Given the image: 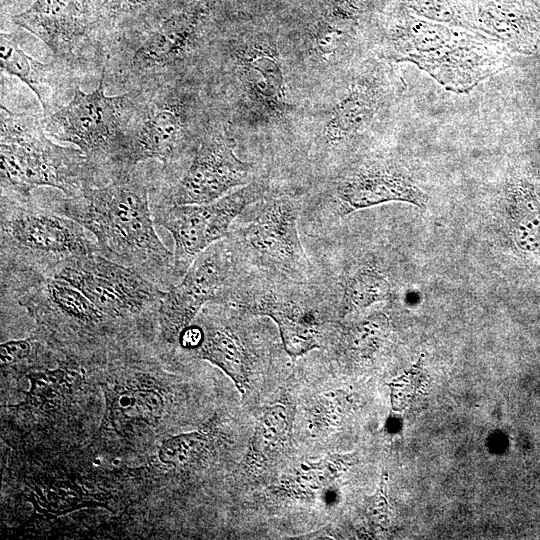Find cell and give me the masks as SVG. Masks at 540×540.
Listing matches in <instances>:
<instances>
[{
	"mask_svg": "<svg viewBox=\"0 0 540 540\" xmlns=\"http://www.w3.org/2000/svg\"><path fill=\"white\" fill-rule=\"evenodd\" d=\"M143 165L64 197L53 208L85 227L102 256L136 270L166 291L181 276L173 252L156 232L150 203L154 170Z\"/></svg>",
	"mask_w": 540,
	"mask_h": 540,
	"instance_id": "6da1fadb",
	"label": "cell"
},
{
	"mask_svg": "<svg viewBox=\"0 0 540 540\" xmlns=\"http://www.w3.org/2000/svg\"><path fill=\"white\" fill-rule=\"evenodd\" d=\"M208 11L199 2L159 0L112 30L104 45L105 86L122 93L191 73L208 47Z\"/></svg>",
	"mask_w": 540,
	"mask_h": 540,
	"instance_id": "7a4b0ae2",
	"label": "cell"
},
{
	"mask_svg": "<svg viewBox=\"0 0 540 540\" xmlns=\"http://www.w3.org/2000/svg\"><path fill=\"white\" fill-rule=\"evenodd\" d=\"M133 91L114 177L153 161L171 169L192 157L210 122L203 119L202 100L191 73L161 78Z\"/></svg>",
	"mask_w": 540,
	"mask_h": 540,
	"instance_id": "3957f363",
	"label": "cell"
},
{
	"mask_svg": "<svg viewBox=\"0 0 540 540\" xmlns=\"http://www.w3.org/2000/svg\"><path fill=\"white\" fill-rule=\"evenodd\" d=\"M42 119V114L15 112L1 102V195L28 198L36 188L51 187L70 198L103 185L99 169L80 149L52 141Z\"/></svg>",
	"mask_w": 540,
	"mask_h": 540,
	"instance_id": "277c9868",
	"label": "cell"
},
{
	"mask_svg": "<svg viewBox=\"0 0 540 540\" xmlns=\"http://www.w3.org/2000/svg\"><path fill=\"white\" fill-rule=\"evenodd\" d=\"M1 301H14L37 324L38 334L59 347H103L129 333L54 275L1 274Z\"/></svg>",
	"mask_w": 540,
	"mask_h": 540,
	"instance_id": "5b68a950",
	"label": "cell"
},
{
	"mask_svg": "<svg viewBox=\"0 0 540 540\" xmlns=\"http://www.w3.org/2000/svg\"><path fill=\"white\" fill-rule=\"evenodd\" d=\"M0 205L1 274L52 275L72 258L99 252L85 227L33 196L1 195Z\"/></svg>",
	"mask_w": 540,
	"mask_h": 540,
	"instance_id": "8992f818",
	"label": "cell"
},
{
	"mask_svg": "<svg viewBox=\"0 0 540 540\" xmlns=\"http://www.w3.org/2000/svg\"><path fill=\"white\" fill-rule=\"evenodd\" d=\"M104 73L96 89L83 92L78 85L71 100L47 117L45 132L50 138L80 149L109 182L116 171L125 129L134 100V91L109 96Z\"/></svg>",
	"mask_w": 540,
	"mask_h": 540,
	"instance_id": "52a82bcc",
	"label": "cell"
},
{
	"mask_svg": "<svg viewBox=\"0 0 540 540\" xmlns=\"http://www.w3.org/2000/svg\"><path fill=\"white\" fill-rule=\"evenodd\" d=\"M11 21L40 39L53 60L79 78L101 75L106 36L96 0H34Z\"/></svg>",
	"mask_w": 540,
	"mask_h": 540,
	"instance_id": "ba28073f",
	"label": "cell"
},
{
	"mask_svg": "<svg viewBox=\"0 0 540 540\" xmlns=\"http://www.w3.org/2000/svg\"><path fill=\"white\" fill-rule=\"evenodd\" d=\"M52 275L70 282L103 314L130 332L149 323L156 326L165 290L132 268L95 252L68 260Z\"/></svg>",
	"mask_w": 540,
	"mask_h": 540,
	"instance_id": "9c48e42d",
	"label": "cell"
},
{
	"mask_svg": "<svg viewBox=\"0 0 540 540\" xmlns=\"http://www.w3.org/2000/svg\"><path fill=\"white\" fill-rule=\"evenodd\" d=\"M235 147L225 125L210 123L177 180H160L154 171L151 206L208 203L249 184L252 165L237 157Z\"/></svg>",
	"mask_w": 540,
	"mask_h": 540,
	"instance_id": "30bf717a",
	"label": "cell"
},
{
	"mask_svg": "<svg viewBox=\"0 0 540 540\" xmlns=\"http://www.w3.org/2000/svg\"><path fill=\"white\" fill-rule=\"evenodd\" d=\"M478 35L428 23L412 26L396 49L450 89L469 88L494 73L502 53Z\"/></svg>",
	"mask_w": 540,
	"mask_h": 540,
	"instance_id": "8fae6325",
	"label": "cell"
},
{
	"mask_svg": "<svg viewBox=\"0 0 540 540\" xmlns=\"http://www.w3.org/2000/svg\"><path fill=\"white\" fill-rule=\"evenodd\" d=\"M235 272V249L228 240H220L201 252L160 302L156 335L161 342L174 346L206 304L233 299Z\"/></svg>",
	"mask_w": 540,
	"mask_h": 540,
	"instance_id": "7c38bea8",
	"label": "cell"
},
{
	"mask_svg": "<svg viewBox=\"0 0 540 540\" xmlns=\"http://www.w3.org/2000/svg\"><path fill=\"white\" fill-rule=\"evenodd\" d=\"M262 193L260 185L249 183L208 203L151 206L155 224L173 237V254L181 278L201 252L228 236L233 221Z\"/></svg>",
	"mask_w": 540,
	"mask_h": 540,
	"instance_id": "4fadbf2b",
	"label": "cell"
},
{
	"mask_svg": "<svg viewBox=\"0 0 540 540\" xmlns=\"http://www.w3.org/2000/svg\"><path fill=\"white\" fill-rule=\"evenodd\" d=\"M156 373L137 365H121L102 384L105 413L101 430L120 440L132 441L155 429L168 405Z\"/></svg>",
	"mask_w": 540,
	"mask_h": 540,
	"instance_id": "5bb4252c",
	"label": "cell"
},
{
	"mask_svg": "<svg viewBox=\"0 0 540 540\" xmlns=\"http://www.w3.org/2000/svg\"><path fill=\"white\" fill-rule=\"evenodd\" d=\"M299 206L280 196L263 203L253 219L240 229L238 245L261 266L290 278L305 277L309 260L299 236Z\"/></svg>",
	"mask_w": 540,
	"mask_h": 540,
	"instance_id": "9a60e30c",
	"label": "cell"
},
{
	"mask_svg": "<svg viewBox=\"0 0 540 540\" xmlns=\"http://www.w3.org/2000/svg\"><path fill=\"white\" fill-rule=\"evenodd\" d=\"M390 201H402L425 207L427 196L401 169L382 163L359 168L339 182L335 189L334 215Z\"/></svg>",
	"mask_w": 540,
	"mask_h": 540,
	"instance_id": "2e32d148",
	"label": "cell"
},
{
	"mask_svg": "<svg viewBox=\"0 0 540 540\" xmlns=\"http://www.w3.org/2000/svg\"><path fill=\"white\" fill-rule=\"evenodd\" d=\"M230 60L246 94L262 112L283 118L289 107L281 59L271 43L253 42L233 48Z\"/></svg>",
	"mask_w": 540,
	"mask_h": 540,
	"instance_id": "e0dca14e",
	"label": "cell"
},
{
	"mask_svg": "<svg viewBox=\"0 0 540 540\" xmlns=\"http://www.w3.org/2000/svg\"><path fill=\"white\" fill-rule=\"evenodd\" d=\"M1 70L17 77L36 95L42 116L54 113L72 98L80 78L69 68L52 59L42 63L26 54L12 33L1 32Z\"/></svg>",
	"mask_w": 540,
	"mask_h": 540,
	"instance_id": "ac0fdd59",
	"label": "cell"
},
{
	"mask_svg": "<svg viewBox=\"0 0 540 540\" xmlns=\"http://www.w3.org/2000/svg\"><path fill=\"white\" fill-rule=\"evenodd\" d=\"M465 14L477 28L517 51L540 39V8L532 0H470Z\"/></svg>",
	"mask_w": 540,
	"mask_h": 540,
	"instance_id": "d6986e66",
	"label": "cell"
},
{
	"mask_svg": "<svg viewBox=\"0 0 540 540\" xmlns=\"http://www.w3.org/2000/svg\"><path fill=\"white\" fill-rule=\"evenodd\" d=\"M240 307L267 316L276 323L284 350L292 360L320 347L317 318L299 302L268 292L255 302H246Z\"/></svg>",
	"mask_w": 540,
	"mask_h": 540,
	"instance_id": "ffe728a7",
	"label": "cell"
},
{
	"mask_svg": "<svg viewBox=\"0 0 540 540\" xmlns=\"http://www.w3.org/2000/svg\"><path fill=\"white\" fill-rule=\"evenodd\" d=\"M196 357L220 368L234 383L241 395L250 387V358L243 341L227 323L209 321Z\"/></svg>",
	"mask_w": 540,
	"mask_h": 540,
	"instance_id": "44dd1931",
	"label": "cell"
},
{
	"mask_svg": "<svg viewBox=\"0 0 540 540\" xmlns=\"http://www.w3.org/2000/svg\"><path fill=\"white\" fill-rule=\"evenodd\" d=\"M295 406L287 394L267 406L258 417L249 443L247 459L262 467L290 445Z\"/></svg>",
	"mask_w": 540,
	"mask_h": 540,
	"instance_id": "7402d4cb",
	"label": "cell"
},
{
	"mask_svg": "<svg viewBox=\"0 0 540 540\" xmlns=\"http://www.w3.org/2000/svg\"><path fill=\"white\" fill-rule=\"evenodd\" d=\"M374 107L372 91L354 89L333 110L324 129L326 140L335 143L354 133L372 115Z\"/></svg>",
	"mask_w": 540,
	"mask_h": 540,
	"instance_id": "603a6c76",
	"label": "cell"
},
{
	"mask_svg": "<svg viewBox=\"0 0 540 540\" xmlns=\"http://www.w3.org/2000/svg\"><path fill=\"white\" fill-rule=\"evenodd\" d=\"M209 425L198 430L165 439L158 451L159 460L176 468L196 464L211 451L214 434Z\"/></svg>",
	"mask_w": 540,
	"mask_h": 540,
	"instance_id": "cb8c5ba5",
	"label": "cell"
},
{
	"mask_svg": "<svg viewBox=\"0 0 540 540\" xmlns=\"http://www.w3.org/2000/svg\"><path fill=\"white\" fill-rule=\"evenodd\" d=\"M391 284L387 277L372 266H363L351 274L343 286V304L346 310L364 309L389 299Z\"/></svg>",
	"mask_w": 540,
	"mask_h": 540,
	"instance_id": "d4e9b609",
	"label": "cell"
},
{
	"mask_svg": "<svg viewBox=\"0 0 540 540\" xmlns=\"http://www.w3.org/2000/svg\"><path fill=\"white\" fill-rule=\"evenodd\" d=\"M510 231L515 243L523 250H533L540 244V210L528 194L516 191L508 205Z\"/></svg>",
	"mask_w": 540,
	"mask_h": 540,
	"instance_id": "484cf974",
	"label": "cell"
},
{
	"mask_svg": "<svg viewBox=\"0 0 540 540\" xmlns=\"http://www.w3.org/2000/svg\"><path fill=\"white\" fill-rule=\"evenodd\" d=\"M350 464V458L343 455H328L315 462L303 463L292 478L290 489L301 494H309L325 488Z\"/></svg>",
	"mask_w": 540,
	"mask_h": 540,
	"instance_id": "4316f807",
	"label": "cell"
},
{
	"mask_svg": "<svg viewBox=\"0 0 540 540\" xmlns=\"http://www.w3.org/2000/svg\"><path fill=\"white\" fill-rule=\"evenodd\" d=\"M349 25L350 19L340 6L331 8L321 17L312 32L313 48L321 58L328 60L337 53Z\"/></svg>",
	"mask_w": 540,
	"mask_h": 540,
	"instance_id": "83f0119b",
	"label": "cell"
},
{
	"mask_svg": "<svg viewBox=\"0 0 540 540\" xmlns=\"http://www.w3.org/2000/svg\"><path fill=\"white\" fill-rule=\"evenodd\" d=\"M343 397L340 391L323 392L315 397L308 408V430L313 436H325L340 420Z\"/></svg>",
	"mask_w": 540,
	"mask_h": 540,
	"instance_id": "f1b7e54d",
	"label": "cell"
},
{
	"mask_svg": "<svg viewBox=\"0 0 540 540\" xmlns=\"http://www.w3.org/2000/svg\"><path fill=\"white\" fill-rule=\"evenodd\" d=\"M159 0H96L103 31L106 35L118 25Z\"/></svg>",
	"mask_w": 540,
	"mask_h": 540,
	"instance_id": "f546056e",
	"label": "cell"
},
{
	"mask_svg": "<svg viewBox=\"0 0 540 540\" xmlns=\"http://www.w3.org/2000/svg\"><path fill=\"white\" fill-rule=\"evenodd\" d=\"M386 319L383 315H372L364 322L353 327L347 336L349 347L364 350L372 345L385 329Z\"/></svg>",
	"mask_w": 540,
	"mask_h": 540,
	"instance_id": "4dcf8cb0",
	"label": "cell"
},
{
	"mask_svg": "<svg viewBox=\"0 0 540 540\" xmlns=\"http://www.w3.org/2000/svg\"><path fill=\"white\" fill-rule=\"evenodd\" d=\"M35 340L18 339L10 340L1 344V366L9 367L25 361L33 352Z\"/></svg>",
	"mask_w": 540,
	"mask_h": 540,
	"instance_id": "1f68e13d",
	"label": "cell"
},
{
	"mask_svg": "<svg viewBox=\"0 0 540 540\" xmlns=\"http://www.w3.org/2000/svg\"><path fill=\"white\" fill-rule=\"evenodd\" d=\"M203 339V327L192 323L180 333L178 344L182 349L195 351L202 344Z\"/></svg>",
	"mask_w": 540,
	"mask_h": 540,
	"instance_id": "d6a6232c",
	"label": "cell"
},
{
	"mask_svg": "<svg viewBox=\"0 0 540 540\" xmlns=\"http://www.w3.org/2000/svg\"><path fill=\"white\" fill-rule=\"evenodd\" d=\"M305 536L307 537H303L301 539H331L332 538V535L329 533L327 528L317 530Z\"/></svg>",
	"mask_w": 540,
	"mask_h": 540,
	"instance_id": "836d02e7",
	"label": "cell"
}]
</instances>
